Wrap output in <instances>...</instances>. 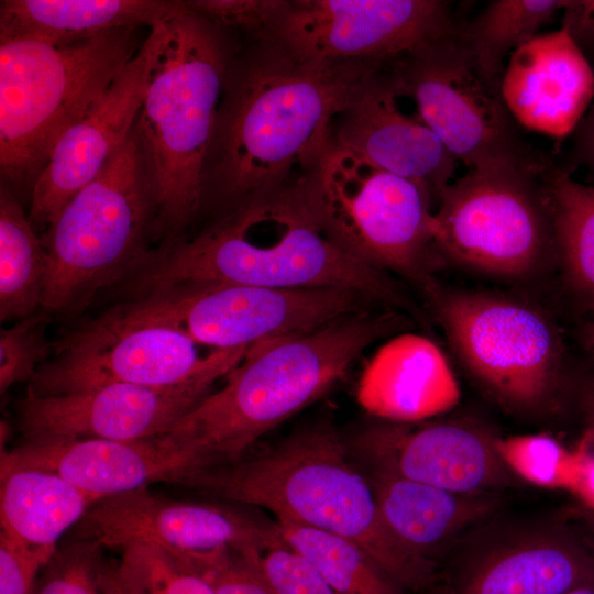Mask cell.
Returning a JSON list of instances; mask_svg holds the SVG:
<instances>
[{"label": "cell", "instance_id": "6da1fadb", "mask_svg": "<svg viewBox=\"0 0 594 594\" xmlns=\"http://www.w3.org/2000/svg\"><path fill=\"white\" fill-rule=\"evenodd\" d=\"M381 66L315 64L271 40L234 54L204 166V201L217 193L237 205L306 174L332 142L337 116Z\"/></svg>", "mask_w": 594, "mask_h": 594}, {"label": "cell", "instance_id": "7a4b0ae2", "mask_svg": "<svg viewBox=\"0 0 594 594\" xmlns=\"http://www.w3.org/2000/svg\"><path fill=\"white\" fill-rule=\"evenodd\" d=\"M141 264L142 294L218 280L275 289L345 288L369 300L404 304L387 272L353 257L323 232L300 178L238 202L196 237L147 254Z\"/></svg>", "mask_w": 594, "mask_h": 594}, {"label": "cell", "instance_id": "3957f363", "mask_svg": "<svg viewBox=\"0 0 594 594\" xmlns=\"http://www.w3.org/2000/svg\"><path fill=\"white\" fill-rule=\"evenodd\" d=\"M175 484L351 540L407 593L428 588L435 580L437 566L387 528L366 474L352 462L330 419L310 422L254 457L193 472Z\"/></svg>", "mask_w": 594, "mask_h": 594}, {"label": "cell", "instance_id": "277c9868", "mask_svg": "<svg viewBox=\"0 0 594 594\" xmlns=\"http://www.w3.org/2000/svg\"><path fill=\"white\" fill-rule=\"evenodd\" d=\"M399 323L393 315L361 311L311 331L256 342L223 387L207 395L170 433L195 451L202 470L234 464L262 436L327 394L366 348Z\"/></svg>", "mask_w": 594, "mask_h": 594}, {"label": "cell", "instance_id": "5b68a950", "mask_svg": "<svg viewBox=\"0 0 594 594\" xmlns=\"http://www.w3.org/2000/svg\"><path fill=\"white\" fill-rule=\"evenodd\" d=\"M144 45L145 88L133 132L151 177L156 229L173 232L204 204V166L235 53L224 31L187 4L153 24Z\"/></svg>", "mask_w": 594, "mask_h": 594}, {"label": "cell", "instance_id": "8992f818", "mask_svg": "<svg viewBox=\"0 0 594 594\" xmlns=\"http://www.w3.org/2000/svg\"><path fill=\"white\" fill-rule=\"evenodd\" d=\"M139 29L62 43L0 40L2 186L33 188L61 136L98 103L142 46Z\"/></svg>", "mask_w": 594, "mask_h": 594}, {"label": "cell", "instance_id": "52a82bcc", "mask_svg": "<svg viewBox=\"0 0 594 594\" xmlns=\"http://www.w3.org/2000/svg\"><path fill=\"white\" fill-rule=\"evenodd\" d=\"M300 184L318 223L340 249L427 292L436 287L429 274L438 254L432 198L422 187L333 141Z\"/></svg>", "mask_w": 594, "mask_h": 594}, {"label": "cell", "instance_id": "ba28073f", "mask_svg": "<svg viewBox=\"0 0 594 594\" xmlns=\"http://www.w3.org/2000/svg\"><path fill=\"white\" fill-rule=\"evenodd\" d=\"M156 224L151 177L132 130L41 237L47 257L42 306L75 309L121 272L141 264L147 255L145 237Z\"/></svg>", "mask_w": 594, "mask_h": 594}, {"label": "cell", "instance_id": "9c48e42d", "mask_svg": "<svg viewBox=\"0 0 594 594\" xmlns=\"http://www.w3.org/2000/svg\"><path fill=\"white\" fill-rule=\"evenodd\" d=\"M402 92L446 151L468 170L509 166L544 174L551 160L525 138L461 40L458 25L391 62Z\"/></svg>", "mask_w": 594, "mask_h": 594}, {"label": "cell", "instance_id": "30bf717a", "mask_svg": "<svg viewBox=\"0 0 594 594\" xmlns=\"http://www.w3.org/2000/svg\"><path fill=\"white\" fill-rule=\"evenodd\" d=\"M246 350L201 345L178 329L135 316L121 305L62 340L29 388L38 395L110 383L211 389L242 361Z\"/></svg>", "mask_w": 594, "mask_h": 594}, {"label": "cell", "instance_id": "8fae6325", "mask_svg": "<svg viewBox=\"0 0 594 594\" xmlns=\"http://www.w3.org/2000/svg\"><path fill=\"white\" fill-rule=\"evenodd\" d=\"M544 174L501 166L452 180L433 212L437 252L485 273L519 276L556 251Z\"/></svg>", "mask_w": 594, "mask_h": 594}, {"label": "cell", "instance_id": "7c38bea8", "mask_svg": "<svg viewBox=\"0 0 594 594\" xmlns=\"http://www.w3.org/2000/svg\"><path fill=\"white\" fill-rule=\"evenodd\" d=\"M367 300L345 288L275 289L199 280L142 294L124 307L201 345L237 349L321 328L361 312Z\"/></svg>", "mask_w": 594, "mask_h": 594}, {"label": "cell", "instance_id": "4fadbf2b", "mask_svg": "<svg viewBox=\"0 0 594 594\" xmlns=\"http://www.w3.org/2000/svg\"><path fill=\"white\" fill-rule=\"evenodd\" d=\"M447 337L466 369L502 402L534 408L553 393L561 344L535 308L471 292L430 293Z\"/></svg>", "mask_w": 594, "mask_h": 594}, {"label": "cell", "instance_id": "5bb4252c", "mask_svg": "<svg viewBox=\"0 0 594 594\" xmlns=\"http://www.w3.org/2000/svg\"><path fill=\"white\" fill-rule=\"evenodd\" d=\"M441 0H294L267 40L320 65H385L455 26Z\"/></svg>", "mask_w": 594, "mask_h": 594}, {"label": "cell", "instance_id": "9a60e30c", "mask_svg": "<svg viewBox=\"0 0 594 594\" xmlns=\"http://www.w3.org/2000/svg\"><path fill=\"white\" fill-rule=\"evenodd\" d=\"M76 527L75 539L119 551L152 544L179 554L263 552L286 544L276 519L223 503L164 498L147 486L100 499Z\"/></svg>", "mask_w": 594, "mask_h": 594}, {"label": "cell", "instance_id": "2e32d148", "mask_svg": "<svg viewBox=\"0 0 594 594\" xmlns=\"http://www.w3.org/2000/svg\"><path fill=\"white\" fill-rule=\"evenodd\" d=\"M209 388H153L110 383L94 388L38 395L26 388L19 403L24 441H140L167 435Z\"/></svg>", "mask_w": 594, "mask_h": 594}, {"label": "cell", "instance_id": "e0dca14e", "mask_svg": "<svg viewBox=\"0 0 594 594\" xmlns=\"http://www.w3.org/2000/svg\"><path fill=\"white\" fill-rule=\"evenodd\" d=\"M365 471H382L457 494H487L507 479L495 440L454 422L416 429L380 425L345 442Z\"/></svg>", "mask_w": 594, "mask_h": 594}, {"label": "cell", "instance_id": "ac0fdd59", "mask_svg": "<svg viewBox=\"0 0 594 594\" xmlns=\"http://www.w3.org/2000/svg\"><path fill=\"white\" fill-rule=\"evenodd\" d=\"M402 97L391 63L378 67L337 116L332 141L413 180L438 200L458 163L417 111L411 116L402 109Z\"/></svg>", "mask_w": 594, "mask_h": 594}, {"label": "cell", "instance_id": "d6986e66", "mask_svg": "<svg viewBox=\"0 0 594 594\" xmlns=\"http://www.w3.org/2000/svg\"><path fill=\"white\" fill-rule=\"evenodd\" d=\"M479 536L452 594H564L594 583V554L563 525L517 526Z\"/></svg>", "mask_w": 594, "mask_h": 594}, {"label": "cell", "instance_id": "ffe728a7", "mask_svg": "<svg viewBox=\"0 0 594 594\" xmlns=\"http://www.w3.org/2000/svg\"><path fill=\"white\" fill-rule=\"evenodd\" d=\"M28 468L55 473L101 499L145 487L174 484L202 469L198 455L173 433L140 440L23 441L1 451L0 470Z\"/></svg>", "mask_w": 594, "mask_h": 594}, {"label": "cell", "instance_id": "44dd1931", "mask_svg": "<svg viewBox=\"0 0 594 594\" xmlns=\"http://www.w3.org/2000/svg\"><path fill=\"white\" fill-rule=\"evenodd\" d=\"M145 77L143 42L98 103L55 144L31 190L28 217L35 230H47L128 140L142 105Z\"/></svg>", "mask_w": 594, "mask_h": 594}, {"label": "cell", "instance_id": "7402d4cb", "mask_svg": "<svg viewBox=\"0 0 594 594\" xmlns=\"http://www.w3.org/2000/svg\"><path fill=\"white\" fill-rule=\"evenodd\" d=\"M501 92L521 128L564 139L574 133L594 100V70L560 28L536 35L510 54Z\"/></svg>", "mask_w": 594, "mask_h": 594}, {"label": "cell", "instance_id": "603a6c76", "mask_svg": "<svg viewBox=\"0 0 594 594\" xmlns=\"http://www.w3.org/2000/svg\"><path fill=\"white\" fill-rule=\"evenodd\" d=\"M459 383L443 352L426 337L403 333L385 342L366 364L356 391L371 415L416 422L453 408Z\"/></svg>", "mask_w": 594, "mask_h": 594}, {"label": "cell", "instance_id": "cb8c5ba5", "mask_svg": "<svg viewBox=\"0 0 594 594\" xmlns=\"http://www.w3.org/2000/svg\"><path fill=\"white\" fill-rule=\"evenodd\" d=\"M396 539L420 559L437 560L458 536L490 516L488 494H457L382 471H364Z\"/></svg>", "mask_w": 594, "mask_h": 594}, {"label": "cell", "instance_id": "d4e9b609", "mask_svg": "<svg viewBox=\"0 0 594 594\" xmlns=\"http://www.w3.org/2000/svg\"><path fill=\"white\" fill-rule=\"evenodd\" d=\"M185 8V1L165 0H2L0 40L62 43L114 29H150Z\"/></svg>", "mask_w": 594, "mask_h": 594}, {"label": "cell", "instance_id": "484cf974", "mask_svg": "<svg viewBox=\"0 0 594 594\" xmlns=\"http://www.w3.org/2000/svg\"><path fill=\"white\" fill-rule=\"evenodd\" d=\"M100 499L52 472L0 470L1 532L47 561L63 535Z\"/></svg>", "mask_w": 594, "mask_h": 594}, {"label": "cell", "instance_id": "4316f807", "mask_svg": "<svg viewBox=\"0 0 594 594\" xmlns=\"http://www.w3.org/2000/svg\"><path fill=\"white\" fill-rule=\"evenodd\" d=\"M47 257L13 193L0 190V319H24L42 306Z\"/></svg>", "mask_w": 594, "mask_h": 594}, {"label": "cell", "instance_id": "83f0119b", "mask_svg": "<svg viewBox=\"0 0 594 594\" xmlns=\"http://www.w3.org/2000/svg\"><path fill=\"white\" fill-rule=\"evenodd\" d=\"M556 251L573 289L594 306V186L553 165L544 175Z\"/></svg>", "mask_w": 594, "mask_h": 594}, {"label": "cell", "instance_id": "f1b7e54d", "mask_svg": "<svg viewBox=\"0 0 594 594\" xmlns=\"http://www.w3.org/2000/svg\"><path fill=\"white\" fill-rule=\"evenodd\" d=\"M568 0H494L458 33L485 75L501 82L506 57L532 40Z\"/></svg>", "mask_w": 594, "mask_h": 594}, {"label": "cell", "instance_id": "f546056e", "mask_svg": "<svg viewBox=\"0 0 594 594\" xmlns=\"http://www.w3.org/2000/svg\"><path fill=\"white\" fill-rule=\"evenodd\" d=\"M285 542L306 557L336 594H408L355 542L276 519Z\"/></svg>", "mask_w": 594, "mask_h": 594}, {"label": "cell", "instance_id": "4dcf8cb0", "mask_svg": "<svg viewBox=\"0 0 594 594\" xmlns=\"http://www.w3.org/2000/svg\"><path fill=\"white\" fill-rule=\"evenodd\" d=\"M117 571L129 594H213L204 572L189 558L157 546L120 550Z\"/></svg>", "mask_w": 594, "mask_h": 594}, {"label": "cell", "instance_id": "1f68e13d", "mask_svg": "<svg viewBox=\"0 0 594 594\" xmlns=\"http://www.w3.org/2000/svg\"><path fill=\"white\" fill-rule=\"evenodd\" d=\"M502 461L512 472L537 486L566 488L573 454L546 435L513 436L495 440Z\"/></svg>", "mask_w": 594, "mask_h": 594}, {"label": "cell", "instance_id": "d6a6232c", "mask_svg": "<svg viewBox=\"0 0 594 594\" xmlns=\"http://www.w3.org/2000/svg\"><path fill=\"white\" fill-rule=\"evenodd\" d=\"M102 549L94 541L80 539L59 547L41 570L34 594H103Z\"/></svg>", "mask_w": 594, "mask_h": 594}, {"label": "cell", "instance_id": "836d02e7", "mask_svg": "<svg viewBox=\"0 0 594 594\" xmlns=\"http://www.w3.org/2000/svg\"><path fill=\"white\" fill-rule=\"evenodd\" d=\"M45 318L32 315L14 326L2 329L0 336V392L12 385L32 381L48 359L50 344L45 339Z\"/></svg>", "mask_w": 594, "mask_h": 594}, {"label": "cell", "instance_id": "e575fe53", "mask_svg": "<svg viewBox=\"0 0 594 594\" xmlns=\"http://www.w3.org/2000/svg\"><path fill=\"white\" fill-rule=\"evenodd\" d=\"M186 4L223 31L234 29L254 42L267 40L288 0H190Z\"/></svg>", "mask_w": 594, "mask_h": 594}, {"label": "cell", "instance_id": "d590c367", "mask_svg": "<svg viewBox=\"0 0 594 594\" xmlns=\"http://www.w3.org/2000/svg\"><path fill=\"white\" fill-rule=\"evenodd\" d=\"M253 559L273 594H336L317 568L287 543L254 552Z\"/></svg>", "mask_w": 594, "mask_h": 594}, {"label": "cell", "instance_id": "8d00e7d4", "mask_svg": "<svg viewBox=\"0 0 594 594\" xmlns=\"http://www.w3.org/2000/svg\"><path fill=\"white\" fill-rule=\"evenodd\" d=\"M254 552L224 547L188 558L204 572L213 594H273L255 565Z\"/></svg>", "mask_w": 594, "mask_h": 594}, {"label": "cell", "instance_id": "74e56055", "mask_svg": "<svg viewBox=\"0 0 594 594\" xmlns=\"http://www.w3.org/2000/svg\"><path fill=\"white\" fill-rule=\"evenodd\" d=\"M47 562L0 531V594H34L37 576Z\"/></svg>", "mask_w": 594, "mask_h": 594}, {"label": "cell", "instance_id": "f35d334b", "mask_svg": "<svg viewBox=\"0 0 594 594\" xmlns=\"http://www.w3.org/2000/svg\"><path fill=\"white\" fill-rule=\"evenodd\" d=\"M561 28L588 58L594 59V0H568Z\"/></svg>", "mask_w": 594, "mask_h": 594}, {"label": "cell", "instance_id": "ab89813d", "mask_svg": "<svg viewBox=\"0 0 594 594\" xmlns=\"http://www.w3.org/2000/svg\"><path fill=\"white\" fill-rule=\"evenodd\" d=\"M566 488L585 508L594 510V454L579 452L573 455Z\"/></svg>", "mask_w": 594, "mask_h": 594}, {"label": "cell", "instance_id": "60d3db41", "mask_svg": "<svg viewBox=\"0 0 594 594\" xmlns=\"http://www.w3.org/2000/svg\"><path fill=\"white\" fill-rule=\"evenodd\" d=\"M573 135L575 158L594 174V100Z\"/></svg>", "mask_w": 594, "mask_h": 594}, {"label": "cell", "instance_id": "b9f144b4", "mask_svg": "<svg viewBox=\"0 0 594 594\" xmlns=\"http://www.w3.org/2000/svg\"><path fill=\"white\" fill-rule=\"evenodd\" d=\"M100 584L103 594H129L117 571V564L103 563L100 572Z\"/></svg>", "mask_w": 594, "mask_h": 594}, {"label": "cell", "instance_id": "7bdbcfd3", "mask_svg": "<svg viewBox=\"0 0 594 594\" xmlns=\"http://www.w3.org/2000/svg\"><path fill=\"white\" fill-rule=\"evenodd\" d=\"M575 518L581 522L579 536L594 554V512L584 507L575 514Z\"/></svg>", "mask_w": 594, "mask_h": 594}, {"label": "cell", "instance_id": "ee69618b", "mask_svg": "<svg viewBox=\"0 0 594 594\" xmlns=\"http://www.w3.org/2000/svg\"><path fill=\"white\" fill-rule=\"evenodd\" d=\"M582 402L592 431L594 432V380L586 383L583 389Z\"/></svg>", "mask_w": 594, "mask_h": 594}, {"label": "cell", "instance_id": "f6af8a7d", "mask_svg": "<svg viewBox=\"0 0 594 594\" xmlns=\"http://www.w3.org/2000/svg\"><path fill=\"white\" fill-rule=\"evenodd\" d=\"M584 340L594 350V322L588 323L584 329Z\"/></svg>", "mask_w": 594, "mask_h": 594}, {"label": "cell", "instance_id": "bcb514c9", "mask_svg": "<svg viewBox=\"0 0 594 594\" xmlns=\"http://www.w3.org/2000/svg\"><path fill=\"white\" fill-rule=\"evenodd\" d=\"M564 594H594V583L576 587V588H574L572 591H569V592H566Z\"/></svg>", "mask_w": 594, "mask_h": 594}, {"label": "cell", "instance_id": "7dc6e473", "mask_svg": "<svg viewBox=\"0 0 594 594\" xmlns=\"http://www.w3.org/2000/svg\"><path fill=\"white\" fill-rule=\"evenodd\" d=\"M590 510H592V509H590ZM592 512H594V510H592Z\"/></svg>", "mask_w": 594, "mask_h": 594}]
</instances>
